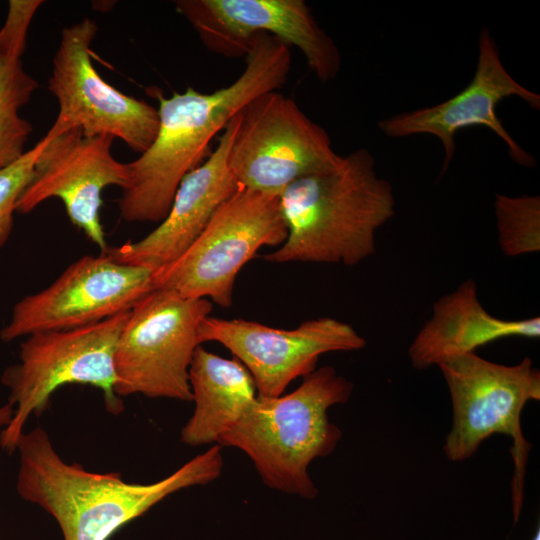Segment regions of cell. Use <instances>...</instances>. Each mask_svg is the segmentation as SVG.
I'll use <instances>...</instances> for the list:
<instances>
[{"instance_id":"obj_1","label":"cell","mask_w":540,"mask_h":540,"mask_svg":"<svg viewBox=\"0 0 540 540\" xmlns=\"http://www.w3.org/2000/svg\"><path fill=\"white\" fill-rule=\"evenodd\" d=\"M291 68L290 46L259 33L245 67L231 84L203 93L187 87L170 97L156 93L159 127L149 148L126 163L128 182L118 200L127 222H161L182 179L204 160L213 137L258 95L280 89Z\"/></svg>"},{"instance_id":"obj_2","label":"cell","mask_w":540,"mask_h":540,"mask_svg":"<svg viewBox=\"0 0 540 540\" xmlns=\"http://www.w3.org/2000/svg\"><path fill=\"white\" fill-rule=\"evenodd\" d=\"M16 451L19 496L50 514L64 540H108L169 495L214 481L223 468L216 444L159 481L129 483L117 472H91L64 461L39 426L21 434Z\"/></svg>"},{"instance_id":"obj_3","label":"cell","mask_w":540,"mask_h":540,"mask_svg":"<svg viewBox=\"0 0 540 540\" xmlns=\"http://www.w3.org/2000/svg\"><path fill=\"white\" fill-rule=\"evenodd\" d=\"M279 200L288 234L264 256L270 263L357 265L375 253L376 231L395 214L392 185L378 176L366 148L294 181Z\"/></svg>"},{"instance_id":"obj_4","label":"cell","mask_w":540,"mask_h":540,"mask_svg":"<svg viewBox=\"0 0 540 540\" xmlns=\"http://www.w3.org/2000/svg\"><path fill=\"white\" fill-rule=\"evenodd\" d=\"M303 378L287 395H257L217 444L246 453L269 488L313 499L318 489L308 467L340 441L342 432L330 422L328 410L350 399L353 383L328 365Z\"/></svg>"},{"instance_id":"obj_5","label":"cell","mask_w":540,"mask_h":540,"mask_svg":"<svg viewBox=\"0 0 540 540\" xmlns=\"http://www.w3.org/2000/svg\"><path fill=\"white\" fill-rule=\"evenodd\" d=\"M452 402V426L443 450L448 460L472 457L494 434L506 435L512 445L511 501L513 521L520 518L526 469L532 448L522 430L521 416L529 401L540 400V371L525 357L504 365L468 353L438 365Z\"/></svg>"},{"instance_id":"obj_6","label":"cell","mask_w":540,"mask_h":540,"mask_svg":"<svg viewBox=\"0 0 540 540\" xmlns=\"http://www.w3.org/2000/svg\"><path fill=\"white\" fill-rule=\"evenodd\" d=\"M129 311L95 324L25 337L18 363L8 367L1 378L9 390L8 403L14 407L11 421L0 434L3 450L16 451L30 416H40L52 394L67 384L94 386L103 392L110 413L123 411V401L115 393L114 356Z\"/></svg>"},{"instance_id":"obj_7","label":"cell","mask_w":540,"mask_h":540,"mask_svg":"<svg viewBox=\"0 0 540 540\" xmlns=\"http://www.w3.org/2000/svg\"><path fill=\"white\" fill-rule=\"evenodd\" d=\"M288 230L279 195L238 184L191 246L173 263L153 272V289L185 298L232 305L236 277L263 246H280Z\"/></svg>"},{"instance_id":"obj_8","label":"cell","mask_w":540,"mask_h":540,"mask_svg":"<svg viewBox=\"0 0 540 540\" xmlns=\"http://www.w3.org/2000/svg\"><path fill=\"white\" fill-rule=\"evenodd\" d=\"M211 311L208 299L185 298L169 289L142 297L117 341L115 393L192 401L189 367L201 345L198 327Z\"/></svg>"},{"instance_id":"obj_9","label":"cell","mask_w":540,"mask_h":540,"mask_svg":"<svg viewBox=\"0 0 540 540\" xmlns=\"http://www.w3.org/2000/svg\"><path fill=\"white\" fill-rule=\"evenodd\" d=\"M341 157L322 126L273 90L238 113L228 166L237 184L279 195L294 181L335 167Z\"/></svg>"},{"instance_id":"obj_10","label":"cell","mask_w":540,"mask_h":540,"mask_svg":"<svg viewBox=\"0 0 540 540\" xmlns=\"http://www.w3.org/2000/svg\"><path fill=\"white\" fill-rule=\"evenodd\" d=\"M97 31V24L84 18L61 32L48 81L58 114L44 138L51 141L78 129L87 137L119 138L141 154L156 137L158 110L112 87L96 71L90 45Z\"/></svg>"},{"instance_id":"obj_11","label":"cell","mask_w":540,"mask_h":540,"mask_svg":"<svg viewBox=\"0 0 540 540\" xmlns=\"http://www.w3.org/2000/svg\"><path fill=\"white\" fill-rule=\"evenodd\" d=\"M153 290V271L106 252L83 256L43 290L20 299L0 331L3 342L83 327L129 311Z\"/></svg>"},{"instance_id":"obj_12","label":"cell","mask_w":540,"mask_h":540,"mask_svg":"<svg viewBox=\"0 0 540 540\" xmlns=\"http://www.w3.org/2000/svg\"><path fill=\"white\" fill-rule=\"evenodd\" d=\"M175 7L213 53L245 56L255 35L267 33L297 47L321 82L340 70L338 47L303 0H178Z\"/></svg>"},{"instance_id":"obj_13","label":"cell","mask_w":540,"mask_h":540,"mask_svg":"<svg viewBox=\"0 0 540 540\" xmlns=\"http://www.w3.org/2000/svg\"><path fill=\"white\" fill-rule=\"evenodd\" d=\"M198 339L225 346L251 374L257 395L278 397L298 377L316 369L322 354L356 351L366 340L350 324L331 317L307 320L295 329H280L244 319L205 317Z\"/></svg>"},{"instance_id":"obj_14","label":"cell","mask_w":540,"mask_h":540,"mask_svg":"<svg viewBox=\"0 0 540 540\" xmlns=\"http://www.w3.org/2000/svg\"><path fill=\"white\" fill-rule=\"evenodd\" d=\"M113 140L106 135L87 137L78 129L46 140L33 177L17 201L16 213H30L42 202L59 198L70 221L101 253L106 252L109 246L100 216L102 192L111 185L124 189L128 182L126 163L112 155Z\"/></svg>"},{"instance_id":"obj_15","label":"cell","mask_w":540,"mask_h":540,"mask_svg":"<svg viewBox=\"0 0 540 540\" xmlns=\"http://www.w3.org/2000/svg\"><path fill=\"white\" fill-rule=\"evenodd\" d=\"M517 96L531 108H540V96L517 82L504 67L498 46L487 28L478 39V61L469 84L458 94L437 105L396 114L381 120L379 129L387 136L401 138L418 134L435 136L444 148L442 173L455 153V135L461 129L484 126L507 146L510 157L521 166L532 167L535 159L504 128L497 105Z\"/></svg>"},{"instance_id":"obj_16","label":"cell","mask_w":540,"mask_h":540,"mask_svg":"<svg viewBox=\"0 0 540 540\" xmlns=\"http://www.w3.org/2000/svg\"><path fill=\"white\" fill-rule=\"evenodd\" d=\"M238 124L236 114L215 150L180 182L167 216L148 235L106 251L118 262L153 272L176 261L204 230L217 208L237 189L228 152Z\"/></svg>"},{"instance_id":"obj_17","label":"cell","mask_w":540,"mask_h":540,"mask_svg":"<svg viewBox=\"0 0 540 540\" xmlns=\"http://www.w3.org/2000/svg\"><path fill=\"white\" fill-rule=\"evenodd\" d=\"M507 337L539 338L540 318L491 315L478 299L475 281L468 279L434 302L432 316L413 339L408 356L414 369L425 370Z\"/></svg>"},{"instance_id":"obj_18","label":"cell","mask_w":540,"mask_h":540,"mask_svg":"<svg viewBox=\"0 0 540 540\" xmlns=\"http://www.w3.org/2000/svg\"><path fill=\"white\" fill-rule=\"evenodd\" d=\"M194 412L181 430L188 446L218 443L257 397L254 380L236 358L226 359L201 345L189 367Z\"/></svg>"},{"instance_id":"obj_19","label":"cell","mask_w":540,"mask_h":540,"mask_svg":"<svg viewBox=\"0 0 540 540\" xmlns=\"http://www.w3.org/2000/svg\"><path fill=\"white\" fill-rule=\"evenodd\" d=\"M42 0H10L0 28V170L18 160L32 132L30 122L20 115L37 90L38 82L22 62L31 21Z\"/></svg>"},{"instance_id":"obj_20","label":"cell","mask_w":540,"mask_h":540,"mask_svg":"<svg viewBox=\"0 0 540 540\" xmlns=\"http://www.w3.org/2000/svg\"><path fill=\"white\" fill-rule=\"evenodd\" d=\"M494 213L502 252L517 257L540 251V197L496 194Z\"/></svg>"},{"instance_id":"obj_21","label":"cell","mask_w":540,"mask_h":540,"mask_svg":"<svg viewBox=\"0 0 540 540\" xmlns=\"http://www.w3.org/2000/svg\"><path fill=\"white\" fill-rule=\"evenodd\" d=\"M45 145L43 137L18 160L0 170V248L9 239L17 201L33 177L35 164Z\"/></svg>"},{"instance_id":"obj_22","label":"cell","mask_w":540,"mask_h":540,"mask_svg":"<svg viewBox=\"0 0 540 540\" xmlns=\"http://www.w3.org/2000/svg\"><path fill=\"white\" fill-rule=\"evenodd\" d=\"M14 414V407L8 402L0 407V427H5L9 424Z\"/></svg>"},{"instance_id":"obj_23","label":"cell","mask_w":540,"mask_h":540,"mask_svg":"<svg viewBox=\"0 0 540 540\" xmlns=\"http://www.w3.org/2000/svg\"><path fill=\"white\" fill-rule=\"evenodd\" d=\"M532 540H540V532L539 529H537L536 533L534 534V537Z\"/></svg>"}]
</instances>
